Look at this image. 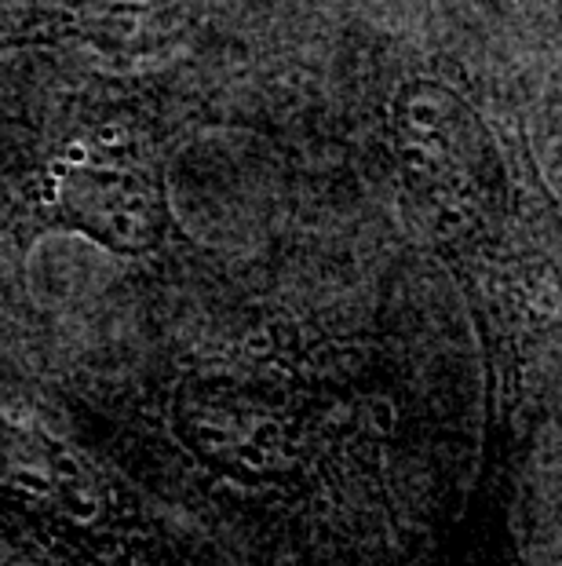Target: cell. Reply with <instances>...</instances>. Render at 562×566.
<instances>
[{"label": "cell", "instance_id": "6da1fadb", "mask_svg": "<svg viewBox=\"0 0 562 566\" xmlns=\"http://www.w3.org/2000/svg\"><path fill=\"white\" fill-rule=\"evenodd\" d=\"M26 223L81 234L117 256H147L172 223L158 143L131 122L70 132L33 168Z\"/></svg>", "mask_w": 562, "mask_h": 566}, {"label": "cell", "instance_id": "7a4b0ae2", "mask_svg": "<svg viewBox=\"0 0 562 566\" xmlns=\"http://www.w3.org/2000/svg\"><path fill=\"white\" fill-rule=\"evenodd\" d=\"M0 515L30 526L85 563H117V548L136 534V504L121 497L99 468L30 420L0 413Z\"/></svg>", "mask_w": 562, "mask_h": 566}]
</instances>
